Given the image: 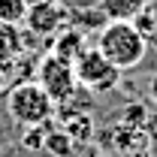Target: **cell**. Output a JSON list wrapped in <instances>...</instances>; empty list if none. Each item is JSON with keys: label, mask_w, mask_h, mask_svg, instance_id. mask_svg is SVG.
I'll use <instances>...</instances> for the list:
<instances>
[{"label": "cell", "mask_w": 157, "mask_h": 157, "mask_svg": "<svg viewBox=\"0 0 157 157\" xmlns=\"http://www.w3.org/2000/svg\"><path fill=\"white\" fill-rule=\"evenodd\" d=\"M94 48L112 67H118L124 73V70H133V67H139L145 60L148 39L139 30V24H133V21H106L97 33V45Z\"/></svg>", "instance_id": "1"}, {"label": "cell", "mask_w": 157, "mask_h": 157, "mask_svg": "<svg viewBox=\"0 0 157 157\" xmlns=\"http://www.w3.org/2000/svg\"><path fill=\"white\" fill-rule=\"evenodd\" d=\"M148 100L157 106V73L151 76V82H148Z\"/></svg>", "instance_id": "11"}, {"label": "cell", "mask_w": 157, "mask_h": 157, "mask_svg": "<svg viewBox=\"0 0 157 157\" xmlns=\"http://www.w3.org/2000/svg\"><path fill=\"white\" fill-rule=\"evenodd\" d=\"M36 3H52V0H27V6H36Z\"/></svg>", "instance_id": "12"}, {"label": "cell", "mask_w": 157, "mask_h": 157, "mask_svg": "<svg viewBox=\"0 0 157 157\" xmlns=\"http://www.w3.org/2000/svg\"><path fill=\"white\" fill-rule=\"evenodd\" d=\"M6 112L21 127H42L55 112V100L39 88V82H21L6 94Z\"/></svg>", "instance_id": "2"}, {"label": "cell", "mask_w": 157, "mask_h": 157, "mask_svg": "<svg viewBox=\"0 0 157 157\" xmlns=\"http://www.w3.org/2000/svg\"><path fill=\"white\" fill-rule=\"evenodd\" d=\"M70 12H85V9H97L100 0H60Z\"/></svg>", "instance_id": "10"}, {"label": "cell", "mask_w": 157, "mask_h": 157, "mask_svg": "<svg viewBox=\"0 0 157 157\" xmlns=\"http://www.w3.org/2000/svg\"><path fill=\"white\" fill-rule=\"evenodd\" d=\"M97 9L106 21H136L145 9V0H100Z\"/></svg>", "instance_id": "6"}, {"label": "cell", "mask_w": 157, "mask_h": 157, "mask_svg": "<svg viewBox=\"0 0 157 157\" xmlns=\"http://www.w3.org/2000/svg\"><path fill=\"white\" fill-rule=\"evenodd\" d=\"M88 45H85V36H82V30H73V27H67L63 30V36L58 39V45H55V52L52 55H58V58H63V60H73L85 52Z\"/></svg>", "instance_id": "8"}, {"label": "cell", "mask_w": 157, "mask_h": 157, "mask_svg": "<svg viewBox=\"0 0 157 157\" xmlns=\"http://www.w3.org/2000/svg\"><path fill=\"white\" fill-rule=\"evenodd\" d=\"M27 15V0H0V21L21 24Z\"/></svg>", "instance_id": "9"}, {"label": "cell", "mask_w": 157, "mask_h": 157, "mask_svg": "<svg viewBox=\"0 0 157 157\" xmlns=\"http://www.w3.org/2000/svg\"><path fill=\"white\" fill-rule=\"evenodd\" d=\"M18 55H21V33H18V24L0 21V67L12 63Z\"/></svg>", "instance_id": "7"}, {"label": "cell", "mask_w": 157, "mask_h": 157, "mask_svg": "<svg viewBox=\"0 0 157 157\" xmlns=\"http://www.w3.org/2000/svg\"><path fill=\"white\" fill-rule=\"evenodd\" d=\"M73 70H76L78 85H85V88H91V91H112L118 85V78H121V70L112 67L97 48H85V52L73 60Z\"/></svg>", "instance_id": "4"}, {"label": "cell", "mask_w": 157, "mask_h": 157, "mask_svg": "<svg viewBox=\"0 0 157 157\" xmlns=\"http://www.w3.org/2000/svg\"><path fill=\"white\" fill-rule=\"evenodd\" d=\"M21 24L36 36H55V33H63L70 27V9L60 0L36 3V6H27V15Z\"/></svg>", "instance_id": "5"}, {"label": "cell", "mask_w": 157, "mask_h": 157, "mask_svg": "<svg viewBox=\"0 0 157 157\" xmlns=\"http://www.w3.org/2000/svg\"><path fill=\"white\" fill-rule=\"evenodd\" d=\"M36 73H39V76H36L39 88L55 100V103H67V100L78 91V78H76L73 63L63 60V58H58V55L42 58L39 67H36Z\"/></svg>", "instance_id": "3"}]
</instances>
